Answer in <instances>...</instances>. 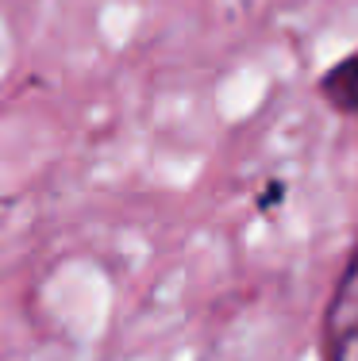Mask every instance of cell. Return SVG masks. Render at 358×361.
<instances>
[{"label":"cell","mask_w":358,"mask_h":361,"mask_svg":"<svg viewBox=\"0 0 358 361\" xmlns=\"http://www.w3.org/2000/svg\"><path fill=\"white\" fill-rule=\"evenodd\" d=\"M323 361H358V296H347V285L323 323Z\"/></svg>","instance_id":"6da1fadb"},{"label":"cell","mask_w":358,"mask_h":361,"mask_svg":"<svg viewBox=\"0 0 358 361\" xmlns=\"http://www.w3.org/2000/svg\"><path fill=\"white\" fill-rule=\"evenodd\" d=\"M316 92L328 100L331 111L358 119V50H354V54H347L343 62H335L328 73L320 77Z\"/></svg>","instance_id":"7a4b0ae2"}]
</instances>
